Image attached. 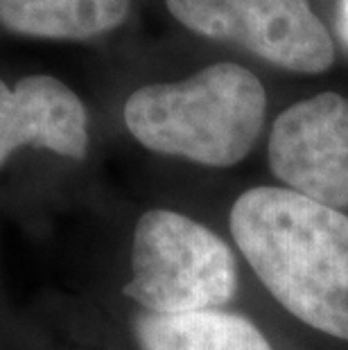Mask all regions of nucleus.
<instances>
[{
	"mask_svg": "<svg viewBox=\"0 0 348 350\" xmlns=\"http://www.w3.org/2000/svg\"><path fill=\"white\" fill-rule=\"evenodd\" d=\"M231 235L267 292L299 321L348 341V215L290 188H251Z\"/></svg>",
	"mask_w": 348,
	"mask_h": 350,
	"instance_id": "obj_1",
	"label": "nucleus"
},
{
	"mask_svg": "<svg viewBox=\"0 0 348 350\" xmlns=\"http://www.w3.org/2000/svg\"><path fill=\"white\" fill-rule=\"evenodd\" d=\"M267 95L254 72L213 64L197 75L150 84L124 102V124L147 150L211 167H231L254 150Z\"/></svg>",
	"mask_w": 348,
	"mask_h": 350,
	"instance_id": "obj_2",
	"label": "nucleus"
},
{
	"mask_svg": "<svg viewBox=\"0 0 348 350\" xmlns=\"http://www.w3.org/2000/svg\"><path fill=\"white\" fill-rule=\"evenodd\" d=\"M235 289V256L209 226L174 211H150L138 219L124 296L145 312L217 310L233 299Z\"/></svg>",
	"mask_w": 348,
	"mask_h": 350,
	"instance_id": "obj_3",
	"label": "nucleus"
},
{
	"mask_svg": "<svg viewBox=\"0 0 348 350\" xmlns=\"http://www.w3.org/2000/svg\"><path fill=\"white\" fill-rule=\"evenodd\" d=\"M192 32L247 48L292 72L328 70L335 46L310 0H165Z\"/></svg>",
	"mask_w": 348,
	"mask_h": 350,
	"instance_id": "obj_4",
	"label": "nucleus"
},
{
	"mask_svg": "<svg viewBox=\"0 0 348 350\" xmlns=\"http://www.w3.org/2000/svg\"><path fill=\"white\" fill-rule=\"evenodd\" d=\"M269 165L290 190L330 208H348V98L321 93L276 118Z\"/></svg>",
	"mask_w": 348,
	"mask_h": 350,
	"instance_id": "obj_5",
	"label": "nucleus"
},
{
	"mask_svg": "<svg viewBox=\"0 0 348 350\" xmlns=\"http://www.w3.org/2000/svg\"><path fill=\"white\" fill-rule=\"evenodd\" d=\"M25 145L75 161L88 152L86 107L57 77L29 75L14 88L0 81V167Z\"/></svg>",
	"mask_w": 348,
	"mask_h": 350,
	"instance_id": "obj_6",
	"label": "nucleus"
},
{
	"mask_svg": "<svg viewBox=\"0 0 348 350\" xmlns=\"http://www.w3.org/2000/svg\"><path fill=\"white\" fill-rule=\"evenodd\" d=\"M140 350H271L247 317L224 310L188 314L143 312L134 323Z\"/></svg>",
	"mask_w": 348,
	"mask_h": 350,
	"instance_id": "obj_7",
	"label": "nucleus"
},
{
	"mask_svg": "<svg viewBox=\"0 0 348 350\" xmlns=\"http://www.w3.org/2000/svg\"><path fill=\"white\" fill-rule=\"evenodd\" d=\"M131 0H0V25L14 34L86 41L116 29Z\"/></svg>",
	"mask_w": 348,
	"mask_h": 350,
	"instance_id": "obj_8",
	"label": "nucleus"
},
{
	"mask_svg": "<svg viewBox=\"0 0 348 350\" xmlns=\"http://www.w3.org/2000/svg\"><path fill=\"white\" fill-rule=\"evenodd\" d=\"M344 16H346V36H348V0H346V5H344Z\"/></svg>",
	"mask_w": 348,
	"mask_h": 350,
	"instance_id": "obj_9",
	"label": "nucleus"
}]
</instances>
